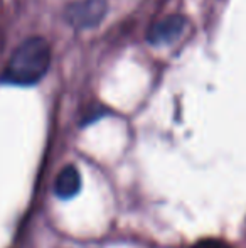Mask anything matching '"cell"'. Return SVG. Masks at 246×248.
I'll list each match as a JSON object with an SVG mask.
<instances>
[{
  "label": "cell",
  "mask_w": 246,
  "mask_h": 248,
  "mask_svg": "<svg viewBox=\"0 0 246 248\" xmlns=\"http://www.w3.org/2000/svg\"><path fill=\"white\" fill-rule=\"evenodd\" d=\"M51 64L49 43L43 37H29L10 56L0 81L30 86L39 83Z\"/></svg>",
  "instance_id": "1"
},
{
  "label": "cell",
  "mask_w": 246,
  "mask_h": 248,
  "mask_svg": "<svg viewBox=\"0 0 246 248\" xmlns=\"http://www.w3.org/2000/svg\"><path fill=\"white\" fill-rule=\"evenodd\" d=\"M108 12L106 0H76L69 3L64 17L74 29H91L96 27Z\"/></svg>",
  "instance_id": "2"
},
{
  "label": "cell",
  "mask_w": 246,
  "mask_h": 248,
  "mask_svg": "<svg viewBox=\"0 0 246 248\" xmlns=\"http://www.w3.org/2000/svg\"><path fill=\"white\" fill-rule=\"evenodd\" d=\"M187 29V19L179 14H172L167 16L165 19L159 20L157 24L148 29L147 41L154 46H165V44H172L182 37V34Z\"/></svg>",
  "instance_id": "3"
},
{
  "label": "cell",
  "mask_w": 246,
  "mask_h": 248,
  "mask_svg": "<svg viewBox=\"0 0 246 248\" xmlns=\"http://www.w3.org/2000/svg\"><path fill=\"white\" fill-rule=\"evenodd\" d=\"M81 189V174L74 166H66L58 174L54 183V193L61 199H71Z\"/></svg>",
  "instance_id": "4"
},
{
  "label": "cell",
  "mask_w": 246,
  "mask_h": 248,
  "mask_svg": "<svg viewBox=\"0 0 246 248\" xmlns=\"http://www.w3.org/2000/svg\"><path fill=\"white\" fill-rule=\"evenodd\" d=\"M190 248H231L228 245L226 242H223V240H217V238H204L201 240V242L194 243Z\"/></svg>",
  "instance_id": "5"
}]
</instances>
